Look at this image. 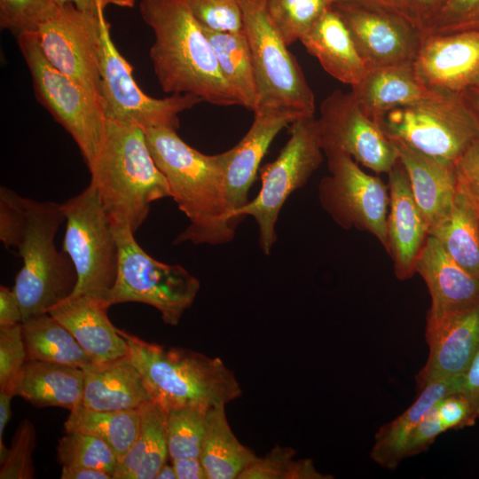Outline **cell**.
I'll return each mask as SVG.
<instances>
[{"mask_svg":"<svg viewBox=\"0 0 479 479\" xmlns=\"http://www.w3.org/2000/svg\"><path fill=\"white\" fill-rule=\"evenodd\" d=\"M412 67L438 92L459 94L479 85V30L423 35Z\"/></svg>","mask_w":479,"mask_h":479,"instance_id":"cell-17","label":"cell"},{"mask_svg":"<svg viewBox=\"0 0 479 479\" xmlns=\"http://www.w3.org/2000/svg\"><path fill=\"white\" fill-rule=\"evenodd\" d=\"M324 154L350 156L376 173H389L397 152L381 125L361 108L353 93L336 90L320 105L318 119Z\"/></svg>","mask_w":479,"mask_h":479,"instance_id":"cell-15","label":"cell"},{"mask_svg":"<svg viewBox=\"0 0 479 479\" xmlns=\"http://www.w3.org/2000/svg\"><path fill=\"white\" fill-rule=\"evenodd\" d=\"M327 166L330 175L318 185L322 208L342 228L368 232L388 251V185L346 154L327 157Z\"/></svg>","mask_w":479,"mask_h":479,"instance_id":"cell-12","label":"cell"},{"mask_svg":"<svg viewBox=\"0 0 479 479\" xmlns=\"http://www.w3.org/2000/svg\"><path fill=\"white\" fill-rule=\"evenodd\" d=\"M130 361L143 375L155 401L167 411L185 405L208 408L239 398L241 387L219 357L179 347L147 342L118 329Z\"/></svg>","mask_w":479,"mask_h":479,"instance_id":"cell-4","label":"cell"},{"mask_svg":"<svg viewBox=\"0 0 479 479\" xmlns=\"http://www.w3.org/2000/svg\"><path fill=\"white\" fill-rule=\"evenodd\" d=\"M460 393L467 398L477 420H479V352L464 373Z\"/></svg>","mask_w":479,"mask_h":479,"instance_id":"cell-51","label":"cell"},{"mask_svg":"<svg viewBox=\"0 0 479 479\" xmlns=\"http://www.w3.org/2000/svg\"><path fill=\"white\" fill-rule=\"evenodd\" d=\"M239 1L257 80L258 109H276L298 117L314 115V93L270 19L266 0Z\"/></svg>","mask_w":479,"mask_h":479,"instance_id":"cell-8","label":"cell"},{"mask_svg":"<svg viewBox=\"0 0 479 479\" xmlns=\"http://www.w3.org/2000/svg\"><path fill=\"white\" fill-rule=\"evenodd\" d=\"M291 447L275 446L263 457H257L238 479H327L311 459H294Z\"/></svg>","mask_w":479,"mask_h":479,"instance_id":"cell-38","label":"cell"},{"mask_svg":"<svg viewBox=\"0 0 479 479\" xmlns=\"http://www.w3.org/2000/svg\"><path fill=\"white\" fill-rule=\"evenodd\" d=\"M82 405L95 411L137 410L154 400L139 370L127 356L83 368Z\"/></svg>","mask_w":479,"mask_h":479,"instance_id":"cell-23","label":"cell"},{"mask_svg":"<svg viewBox=\"0 0 479 479\" xmlns=\"http://www.w3.org/2000/svg\"><path fill=\"white\" fill-rule=\"evenodd\" d=\"M456 192L479 218V138L475 140L454 164Z\"/></svg>","mask_w":479,"mask_h":479,"instance_id":"cell-45","label":"cell"},{"mask_svg":"<svg viewBox=\"0 0 479 479\" xmlns=\"http://www.w3.org/2000/svg\"><path fill=\"white\" fill-rule=\"evenodd\" d=\"M471 30H479V20L476 22V24L472 27Z\"/></svg>","mask_w":479,"mask_h":479,"instance_id":"cell-58","label":"cell"},{"mask_svg":"<svg viewBox=\"0 0 479 479\" xmlns=\"http://www.w3.org/2000/svg\"><path fill=\"white\" fill-rule=\"evenodd\" d=\"M209 410L200 405L168 410L167 441L171 460L200 457L208 428Z\"/></svg>","mask_w":479,"mask_h":479,"instance_id":"cell-35","label":"cell"},{"mask_svg":"<svg viewBox=\"0 0 479 479\" xmlns=\"http://www.w3.org/2000/svg\"><path fill=\"white\" fill-rule=\"evenodd\" d=\"M479 20V0H446L423 35L471 30Z\"/></svg>","mask_w":479,"mask_h":479,"instance_id":"cell-43","label":"cell"},{"mask_svg":"<svg viewBox=\"0 0 479 479\" xmlns=\"http://www.w3.org/2000/svg\"><path fill=\"white\" fill-rule=\"evenodd\" d=\"M202 27L218 32L243 30L239 0H185Z\"/></svg>","mask_w":479,"mask_h":479,"instance_id":"cell-42","label":"cell"},{"mask_svg":"<svg viewBox=\"0 0 479 479\" xmlns=\"http://www.w3.org/2000/svg\"><path fill=\"white\" fill-rule=\"evenodd\" d=\"M256 458L232 432L225 406L210 408L208 428L200 457L208 479H238Z\"/></svg>","mask_w":479,"mask_h":479,"instance_id":"cell-31","label":"cell"},{"mask_svg":"<svg viewBox=\"0 0 479 479\" xmlns=\"http://www.w3.org/2000/svg\"><path fill=\"white\" fill-rule=\"evenodd\" d=\"M334 4L395 14L417 27L412 12L411 0H334Z\"/></svg>","mask_w":479,"mask_h":479,"instance_id":"cell-48","label":"cell"},{"mask_svg":"<svg viewBox=\"0 0 479 479\" xmlns=\"http://www.w3.org/2000/svg\"><path fill=\"white\" fill-rule=\"evenodd\" d=\"M16 38L37 100L71 135L88 166L98 153L105 131L106 119L101 99L49 62L37 33Z\"/></svg>","mask_w":479,"mask_h":479,"instance_id":"cell-11","label":"cell"},{"mask_svg":"<svg viewBox=\"0 0 479 479\" xmlns=\"http://www.w3.org/2000/svg\"><path fill=\"white\" fill-rule=\"evenodd\" d=\"M221 73L240 106L253 113L259 107V91L253 59L244 31L218 32L203 27Z\"/></svg>","mask_w":479,"mask_h":479,"instance_id":"cell-30","label":"cell"},{"mask_svg":"<svg viewBox=\"0 0 479 479\" xmlns=\"http://www.w3.org/2000/svg\"><path fill=\"white\" fill-rule=\"evenodd\" d=\"M177 479H208L200 458L171 460Z\"/></svg>","mask_w":479,"mask_h":479,"instance_id":"cell-52","label":"cell"},{"mask_svg":"<svg viewBox=\"0 0 479 479\" xmlns=\"http://www.w3.org/2000/svg\"><path fill=\"white\" fill-rule=\"evenodd\" d=\"M429 235L458 264L479 279V218L459 193L447 215L429 230Z\"/></svg>","mask_w":479,"mask_h":479,"instance_id":"cell-33","label":"cell"},{"mask_svg":"<svg viewBox=\"0 0 479 479\" xmlns=\"http://www.w3.org/2000/svg\"><path fill=\"white\" fill-rule=\"evenodd\" d=\"M464 374L429 382L420 389L415 401L398 417L381 426L374 436L372 459L387 469H395L404 459L405 444L420 421L444 397L460 393Z\"/></svg>","mask_w":479,"mask_h":479,"instance_id":"cell-27","label":"cell"},{"mask_svg":"<svg viewBox=\"0 0 479 479\" xmlns=\"http://www.w3.org/2000/svg\"><path fill=\"white\" fill-rule=\"evenodd\" d=\"M459 96L479 130V85L460 92Z\"/></svg>","mask_w":479,"mask_h":479,"instance_id":"cell-56","label":"cell"},{"mask_svg":"<svg viewBox=\"0 0 479 479\" xmlns=\"http://www.w3.org/2000/svg\"><path fill=\"white\" fill-rule=\"evenodd\" d=\"M56 0H0V27L16 37L37 33L58 11Z\"/></svg>","mask_w":479,"mask_h":479,"instance_id":"cell-39","label":"cell"},{"mask_svg":"<svg viewBox=\"0 0 479 479\" xmlns=\"http://www.w3.org/2000/svg\"><path fill=\"white\" fill-rule=\"evenodd\" d=\"M57 453L62 467L96 468L113 479L118 466V458L106 443L84 433H66L59 440Z\"/></svg>","mask_w":479,"mask_h":479,"instance_id":"cell-37","label":"cell"},{"mask_svg":"<svg viewBox=\"0 0 479 479\" xmlns=\"http://www.w3.org/2000/svg\"><path fill=\"white\" fill-rule=\"evenodd\" d=\"M139 427V411H95L82 404L71 411L66 433L80 432L98 437L114 452L119 460L132 445Z\"/></svg>","mask_w":479,"mask_h":479,"instance_id":"cell-34","label":"cell"},{"mask_svg":"<svg viewBox=\"0 0 479 479\" xmlns=\"http://www.w3.org/2000/svg\"><path fill=\"white\" fill-rule=\"evenodd\" d=\"M446 0H411L412 12L422 34L428 29Z\"/></svg>","mask_w":479,"mask_h":479,"instance_id":"cell-50","label":"cell"},{"mask_svg":"<svg viewBox=\"0 0 479 479\" xmlns=\"http://www.w3.org/2000/svg\"><path fill=\"white\" fill-rule=\"evenodd\" d=\"M137 436L119 460L114 479H155L169 456L167 441L168 411L157 401L139 409Z\"/></svg>","mask_w":479,"mask_h":479,"instance_id":"cell-29","label":"cell"},{"mask_svg":"<svg viewBox=\"0 0 479 479\" xmlns=\"http://www.w3.org/2000/svg\"><path fill=\"white\" fill-rule=\"evenodd\" d=\"M22 322V313L13 288L0 287V326Z\"/></svg>","mask_w":479,"mask_h":479,"instance_id":"cell-49","label":"cell"},{"mask_svg":"<svg viewBox=\"0 0 479 479\" xmlns=\"http://www.w3.org/2000/svg\"><path fill=\"white\" fill-rule=\"evenodd\" d=\"M26 223L15 247L23 265L15 277V292L22 322L43 313L69 296L77 275L69 256L55 245L65 220L61 204L25 197Z\"/></svg>","mask_w":479,"mask_h":479,"instance_id":"cell-5","label":"cell"},{"mask_svg":"<svg viewBox=\"0 0 479 479\" xmlns=\"http://www.w3.org/2000/svg\"><path fill=\"white\" fill-rule=\"evenodd\" d=\"M298 118L295 114L276 110L258 109L242 139L224 152L228 208L232 217L248 200V192L257 176L260 162L278 133Z\"/></svg>","mask_w":479,"mask_h":479,"instance_id":"cell-20","label":"cell"},{"mask_svg":"<svg viewBox=\"0 0 479 479\" xmlns=\"http://www.w3.org/2000/svg\"><path fill=\"white\" fill-rule=\"evenodd\" d=\"M105 21L104 12H85L64 4L37 31L40 47L49 62L101 101Z\"/></svg>","mask_w":479,"mask_h":479,"instance_id":"cell-14","label":"cell"},{"mask_svg":"<svg viewBox=\"0 0 479 479\" xmlns=\"http://www.w3.org/2000/svg\"><path fill=\"white\" fill-rule=\"evenodd\" d=\"M87 167L112 227H128L135 233L151 204L171 197L145 130L136 123L106 119L98 153Z\"/></svg>","mask_w":479,"mask_h":479,"instance_id":"cell-3","label":"cell"},{"mask_svg":"<svg viewBox=\"0 0 479 479\" xmlns=\"http://www.w3.org/2000/svg\"><path fill=\"white\" fill-rule=\"evenodd\" d=\"M27 361H44L83 369L93 363L73 334L51 314L22 322Z\"/></svg>","mask_w":479,"mask_h":479,"instance_id":"cell-32","label":"cell"},{"mask_svg":"<svg viewBox=\"0 0 479 479\" xmlns=\"http://www.w3.org/2000/svg\"><path fill=\"white\" fill-rule=\"evenodd\" d=\"M101 98L106 119L136 123L143 129L169 128L177 130L179 114L203 102L192 94H172L155 98L136 83L132 67L121 55L106 20L102 29Z\"/></svg>","mask_w":479,"mask_h":479,"instance_id":"cell-13","label":"cell"},{"mask_svg":"<svg viewBox=\"0 0 479 479\" xmlns=\"http://www.w3.org/2000/svg\"><path fill=\"white\" fill-rule=\"evenodd\" d=\"M444 432H445V429L441 424L434 406L411 434L404 447V458L424 452Z\"/></svg>","mask_w":479,"mask_h":479,"instance_id":"cell-47","label":"cell"},{"mask_svg":"<svg viewBox=\"0 0 479 479\" xmlns=\"http://www.w3.org/2000/svg\"><path fill=\"white\" fill-rule=\"evenodd\" d=\"M155 479H177L175 469L167 462L161 467Z\"/></svg>","mask_w":479,"mask_h":479,"instance_id":"cell-57","label":"cell"},{"mask_svg":"<svg viewBox=\"0 0 479 479\" xmlns=\"http://www.w3.org/2000/svg\"><path fill=\"white\" fill-rule=\"evenodd\" d=\"M27 351L22 333V322L0 326V391L14 397V391L23 366Z\"/></svg>","mask_w":479,"mask_h":479,"instance_id":"cell-40","label":"cell"},{"mask_svg":"<svg viewBox=\"0 0 479 479\" xmlns=\"http://www.w3.org/2000/svg\"><path fill=\"white\" fill-rule=\"evenodd\" d=\"M59 5L72 4L76 8L90 12H104L108 5L130 8L135 5L136 0H56Z\"/></svg>","mask_w":479,"mask_h":479,"instance_id":"cell-53","label":"cell"},{"mask_svg":"<svg viewBox=\"0 0 479 479\" xmlns=\"http://www.w3.org/2000/svg\"><path fill=\"white\" fill-rule=\"evenodd\" d=\"M84 371L76 366L27 361L19 378L14 396L37 407L57 406L69 410L82 404Z\"/></svg>","mask_w":479,"mask_h":479,"instance_id":"cell-28","label":"cell"},{"mask_svg":"<svg viewBox=\"0 0 479 479\" xmlns=\"http://www.w3.org/2000/svg\"><path fill=\"white\" fill-rule=\"evenodd\" d=\"M380 125L399 141L440 162L454 165L479 138V130L459 94L441 92L419 103L388 112Z\"/></svg>","mask_w":479,"mask_h":479,"instance_id":"cell-10","label":"cell"},{"mask_svg":"<svg viewBox=\"0 0 479 479\" xmlns=\"http://www.w3.org/2000/svg\"><path fill=\"white\" fill-rule=\"evenodd\" d=\"M334 0H266L270 19L289 47L311 29Z\"/></svg>","mask_w":479,"mask_h":479,"instance_id":"cell-36","label":"cell"},{"mask_svg":"<svg viewBox=\"0 0 479 479\" xmlns=\"http://www.w3.org/2000/svg\"><path fill=\"white\" fill-rule=\"evenodd\" d=\"M301 43L327 74L342 83L350 86L357 83L368 69L334 5L301 39Z\"/></svg>","mask_w":479,"mask_h":479,"instance_id":"cell-26","label":"cell"},{"mask_svg":"<svg viewBox=\"0 0 479 479\" xmlns=\"http://www.w3.org/2000/svg\"><path fill=\"white\" fill-rule=\"evenodd\" d=\"M415 271L430 294L428 313L440 315L479 304V279L458 264L433 236L428 235Z\"/></svg>","mask_w":479,"mask_h":479,"instance_id":"cell-22","label":"cell"},{"mask_svg":"<svg viewBox=\"0 0 479 479\" xmlns=\"http://www.w3.org/2000/svg\"><path fill=\"white\" fill-rule=\"evenodd\" d=\"M351 92L363 111L379 124L388 112L441 93L418 80L412 64L367 69L363 78L351 86Z\"/></svg>","mask_w":479,"mask_h":479,"instance_id":"cell-24","label":"cell"},{"mask_svg":"<svg viewBox=\"0 0 479 479\" xmlns=\"http://www.w3.org/2000/svg\"><path fill=\"white\" fill-rule=\"evenodd\" d=\"M391 142L407 173L415 202L430 230L447 215L455 197L454 165L423 155L399 141Z\"/></svg>","mask_w":479,"mask_h":479,"instance_id":"cell-25","label":"cell"},{"mask_svg":"<svg viewBox=\"0 0 479 479\" xmlns=\"http://www.w3.org/2000/svg\"><path fill=\"white\" fill-rule=\"evenodd\" d=\"M61 479H113V476L99 469L90 467H62Z\"/></svg>","mask_w":479,"mask_h":479,"instance_id":"cell-55","label":"cell"},{"mask_svg":"<svg viewBox=\"0 0 479 479\" xmlns=\"http://www.w3.org/2000/svg\"><path fill=\"white\" fill-rule=\"evenodd\" d=\"M144 130L152 156L169 183L171 198L189 220L174 243L218 245L232 240L239 224L228 208L224 153L204 154L172 129Z\"/></svg>","mask_w":479,"mask_h":479,"instance_id":"cell-1","label":"cell"},{"mask_svg":"<svg viewBox=\"0 0 479 479\" xmlns=\"http://www.w3.org/2000/svg\"><path fill=\"white\" fill-rule=\"evenodd\" d=\"M61 207L67 221L62 250L77 275L71 294L106 301L117 276L118 246L95 187L90 183Z\"/></svg>","mask_w":479,"mask_h":479,"instance_id":"cell-9","label":"cell"},{"mask_svg":"<svg viewBox=\"0 0 479 479\" xmlns=\"http://www.w3.org/2000/svg\"><path fill=\"white\" fill-rule=\"evenodd\" d=\"M109 307L104 299L70 294L48 313L69 330L93 363H102L129 354L126 340L107 317Z\"/></svg>","mask_w":479,"mask_h":479,"instance_id":"cell-21","label":"cell"},{"mask_svg":"<svg viewBox=\"0 0 479 479\" xmlns=\"http://www.w3.org/2000/svg\"><path fill=\"white\" fill-rule=\"evenodd\" d=\"M36 433L33 423L23 420L16 428L7 457L2 463L0 479H32L35 468L33 452Z\"/></svg>","mask_w":479,"mask_h":479,"instance_id":"cell-41","label":"cell"},{"mask_svg":"<svg viewBox=\"0 0 479 479\" xmlns=\"http://www.w3.org/2000/svg\"><path fill=\"white\" fill-rule=\"evenodd\" d=\"M425 338L428 357L416 376L419 390L466 373L479 352V304L440 315L428 313Z\"/></svg>","mask_w":479,"mask_h":479,"instance_id":"cell-18","label":"cell"},{"mask_svg":"<svg viewBox=\"0 0 479 479\" xmlns=\"http://www.w3.org/2000/svg\"><path fill=\"white\" fill-rule=\"evenodd\" d=\"M435 410L445 431L473 426L477 420L469 401L462 393L444 397L436 404Z\"/></svg>","mask_w":479,"mask_h":479,"instance_id":"cell-46","label":"cell"},{"mask_svg":"<svg viewBox=\"0 0 479 479\" xmlns=\"http://www.w3.org/2000/svg\"><path fill=\"white\" fill-rule=\"evenodd\" d=\"M13 396L9 393L0 391V461L5 460L8 451L3 444V435L5 426L12 417L11 401Z\"/></svg>","mask_w":479,"mask_h":479,"instance_id":"cell-54","label":"cell"},{"mask_svg":"<svg viewBox=\"0 0 479 479\" xmlns=\"http://www.w3.org/2000/svg\"><path fill=\"white\" fill-rule=\"evenodd\" d=\"M367 68L412 65L423 34L400 16L334 4Z\"/></svg>","mask_w":479,"mask_h":479,"instance_id":"cell-16","label":"cell"},{"mask_svg":"<svg viewBox=\"0 0 479 479\" xmlns=\"http://www.w3.org/2000/svg\"><path fill=\"white\" fill-rule=\"evenodd\" d=\"M25 197L6 186L0 188V240L6 248H15L26 223Z\"/></svg>","mask_w":479,"mask_h":479,"instance_id":"cell-44","label":"cell"},{"mask_svg":"<svg viewBox=\"0 0 479 479\" xmlns=\"http://www.w3.org/2000/svg\"><path fill=\"white\" fill-rule=\"evenodd\" d=\"M289 138L278 157L259 169L262 186L255 198L238 209L241 221L253 216L258 227L259 247L268 255L277 240L276 224L287 198L304 186L323 161L318 121L314 115L294 120Z\"/></svg>","mask_w":479,"mask_h":479,"instance_id":"cell-7","label":"cell"},{"mask_svg":"<svg viewBox=\"0 0 479 479\" xmlns=\"http://www.w3.org/2000/svg\"><path fill=\"white\" fill-rule=\"evenodd\" d=\"M388 177L387 252L393 260L396 277L406 280L416 273V262L429 235V228L415 202L407 173L399 160Z\"/></svg>","mask_w":479,"mask_h":479,"instance_id":"cell-19","label":"cell"},{"mask_svg":"<svg viewBox=\"0 0 479 479\" xmlns=\"http://www.w3.org/2000/svg\"><path fill=\"white\" fill-rule=\"evenodd\" d=\"M118 270L106 301L110 306L141 302L154 307L162 320L177 326L200 287L199 279L179 264L161 263L146 253L128 227H113Z\"/></svg>","mask_w":479,"mask_h":479,"instance_id":"cell-6","label":"cell"},{"mask_svg":"<svg viewBox=\"0 0 479 479\" xmlns=\"http://www.w3.org/2000/svg\"><path fill=\"white\" fill-rule=\"evenodd\" d=\"M139 12L154 35L149 56L164 92L192 94L216 106H240L185 0H141Z\"/></svg>","mask_w":479,"mask_h":479,"instance_id":"cell-2","label":"cell"}]
</instances>
